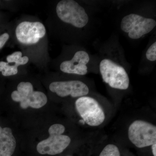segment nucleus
Returning a JSON list of instances; mask_svg holds the SVG:
<instances>
[{
  "label": "nucleus",
  "mask_w": 156,
  "mask_h": 156,
  "mask_svg": "<svg viewBox=\"0 0 156 156\" xmlns=\"http://www.w3.org/2000/svg\"><path fill=\"white\" fill-rule=\"evenodd\" d=\"M102 80L113 89L126 90L130 85V80L124 67L111 59L105 58L99 65Z\"/></svg>",
  "instance_id": "f03ea898"
},
{
  "label": "nucleus",
  "mask_w": 156,
  "mask_h": 156,
  "mask_svg": "<svg viewBox=\"0 0 156 156\" xmlns=\"http://www.w3.org/2000/svg\"><path fill=\"white\" fill-rule=\"evenodd\" d=\"M46 29L41 23L24 21L20 23L16 29L17 40L24 44H37L46 34Z\"/></svg>",
  "instance_id": "6e6552de"
},
{
  "label": "nucleus",
  "mask_w": 156,
  "mask_h": 156,
  "mask_svg": "<svg viewBox=\"0 0 156 156\" xmlns=\"http://www.w3.org/2000/svg\"><path fill=\"white\" fill-rule=\"evenodd\" d=\"M16 146V140L11 128L0 126V156H12Z\"/></svg>",
  "instance_id": "9b49d317"
},
{
  "label": "nucleus",
  "mask_w": 156,
  "mask_h": 156,
  "mask_svg": "<svg viewBox=\"0 0 156 156\" xmlns=\"http://www.w3.org/2000/svg\"><path fill=\"white\" fill-rule=\"evenodd\" d=\"M22 53L21 52L17 51L7 56V60L9 63L12 62L16 63L20 58L22 57Z\"/></svg>",
  "instance_id": "2eb2a0df"
},
{
  "label": "nucleus",
  "mask_w": 156,
  "mask_h": 156,
  "mask_svg": "<svg viewBox=\"0 0 156 156\" xmlns=\"http://www.w3.org/2000/svg\"><path fill=\"white\" fill-rule=\"evenodd\" d=\"M156 25V20L152 18L131 14L123 17L121 28L123 31L128 34L130 38L136 40L150 32Z\"/></svg>",
  "instance_id": "0eeeda50"
},
{
  "label": "nucleus",
  "mask_w": 156,
  "mask_h": 156,
  "mask_svg": "<svg viewBox=\"0 0 156 156\" xmlns=\"http://www.w3.org/2000/svg\"><path fill=\"white\" fill-rule=\"evenodd\" d=\"M50 91L61 97L71 96L73 98L86 96L89 93L88 86L79 80L60 81L51 83L49 86Z\"/></svg>",
  "instance_id": "1a4fd4ad"
},
{
  "label": "nucleus",
  "mask_w": 156,
  "mask_h": 156,
  "mask_svg": "<svg viewBox=\"0 0 156 156\" xmlns=\"http://www.w3.org/2000/svg\"><path fill=\"white\" fill-rule=\"evenodd\" d=\"M9 38V35L8 33H5L0 36V49L4 47Z\"/></svg>",
  "instance_id": "dca6fc26"
},
{
  "label": "nucleus",
  "mask_w": 156,
  "mask_h": 156,
  "mask_svg": "<svg viewBox=\"0 0 156 156\" xmlns=\"http://www.w3.org/2000/svg\"><path fill=\"white\" fill-rule=\"evenodd\" d=\"M128 136L130 141L136 147L152 145L156 143V126L143 120H136L129 126Z\"/></svg>",
  "instance_id": "423d86ee"
},
{
  "label": "nucleus",
  "mask_w": 156,
  "mask_h": 156,
  "mask_svg": "<svg viewBox=\"0 0 156 156\" xmlns=\"http://www.w3.org/2000/svg\"><path fill=\"white\" fill-rule=\"evenodd\" d=\"M11 98L14 101L20 102L21 108L28 107L40 108L48 102L47 96L41 92L34 91L32 84L29 82H21L18 84L17 91L11 94Z\"/></svg>",
  "instance_id": "39448f33"
},
{
  "label": "nucleus",
  "mask_w": 156,
  "mask_h": 156,
  "mask_svg": "<svg viewBox=\"0 0 156 156\" xmlns=\"http://www.w3.org/2000/svg\"><path fill=\"white\" fill-rule=\"evenodd\" d=\"M90 60L89 54L83 50L77 51L71 60L62 62L60 69L62 72L78 75H85L88 73L87 64Z\"/></svg>",
  "instance_id": "9d476101"
},
{
  "label": "nucleus",
  "mask_w": 156,
  "mask_h": 156,
  "mask_svg": "<svg viewBox=\"0 0 156 156\" xmlns=\"http://www.w3.org/2000/svg\"><path fill=\"white\" fill-rule=\"evenodd\" d=\"M152 146V151L154 156H156V143L154 144Z\"/></svg>",
  "instance_id": "f3484780"
},
{
  "label": "nucleus",
  "mask_w": 156,
  "mask_h": 156,
  "mask_svg": "<svg viewBox=\"0 0 156 156\" xmlns=\"http://www.w3.org/2000/svg\"><path fill=\"white\" fill-rule=\"evenodd\" d=\"M17 67L15 64L11 66L8 62H0V72H2V74L5 76L17 74L18 73Z\"/></svg>",
  "instance_id": "f8f14e48"
},
{
  "label": "nucleus",
  "mask_w": 156,
  "mask_h": 156,
  "mask_svg": "<svg viewBox=\"0 0 156 156\" xmlns=\"http://www.w3.org/2000/svg\"><path fill=\"white\" fill-rule=\"evenodd\" d=\"M56 12L60 20L77 28H83L89 22L85 9L73 0L60 1L56 6Z\"/></svg>",
  "instance_id": "7ed1b4c3"
},
{
  "label": "nucleus",
  "mask_w": 156,
  "mask_h": 156,
  "mask_svg": "<svg viewBox=\"0 0 156 156\" xmlns=\"http://www.w3.org/2000/svg\"><path fill=\"white\" fill-rule=\"evenodd\" d=\"M146 56L148 60L155 61L156 60V42L153 43L148 49L146 53Z\"/></svg>",
  "instance_id": "4468645a"
},
{
  "label": "nucleus",
  "mask_w": 156,
  "mask_h": 156,
  "mask_svg": "<svg viewBox=\"0 0 156 156\" xmlns=\"http://www.w3.org/2000/svg\"><path fill=\"white\" fill-rule=\"evenodd\" d=\"M99 156H120V153L116 146L109 144L104 147Z\"/></svg>",
  "instance_id": "ddd939ff"
},
{
  "label": "nucleus",
  "mask_w": 156,
  "mask_h": 156,
  "mask_svg": "<svg viewBox=\"0 0 156 156\" xmlns=\"http://www.w3.org/2000/svg\"><path fill=\"white\" fill-rule=\"evenodd\" d=\"M65 128L60 124H55L49 129L50 136L47 139L39 142L37 147L38 152L41 154L54 155L61 153L68 147L71 139L62 134Z\"/></svg>",
  "instance_id": "f257e3e1"
},
{
  "label": "nucleus",
  "mask_w": 156,
  "mask_h": 156,
  "mask_svg": "<svg viewBox=\"0 0 156 156\" xmlns=\"http://www.w3.org/2000/svg\"><path fill=\"white\" fill-rule=\"evenodd\" d=\"M75 105L78 113L89 126L96 127L104 122L105 116L103 108L93 98L87 96L79 98Z\"/></svg>",
  "instance_id": "20e7f679"
}]
</instances>
